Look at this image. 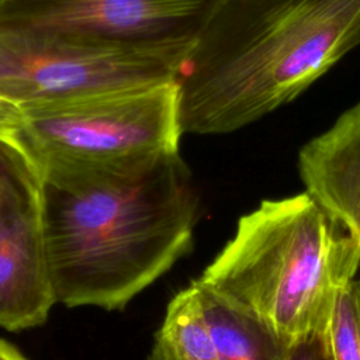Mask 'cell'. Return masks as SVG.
I'll use <instances>...</instances> for the list:
<instances>
[{
  "instance_id": "obj_1",
  "label": "cell",
  "mask_w": 360,
  "mask_h": 360,
  "mask_svg": "<svg viewBox=\"0 0 360 360\" xmlns=\"http://www.w3.org/2000/svg\"><path fill=\"white\" fill-rule=\"evenodd\" d=\"M37 183L55 298L69 308H125L191 246L200 202L179 152L124 173Z\"/></svg>"
},
{
  "instance_id": "obj_2",
  "label": "cell",
  "mask_w": 360,
  "mask_h": 360,
  "mask_svg": "<svg viewBox=\"0 0 360 360\" xmlns=\"http://www.w3.org/2000/svg\"><path fill=\"white\" fill-rule=\"evenodd\" d=\"M360 46V0H224L176 77L181 134L238 131Z\"/></svg>"
},
{
  "instance_id": "obj_3",
  "label": "cell",
  "mask_w": 360,
  "mask_h": 360,
  "mask_svg": "<svg viewBox=\"0 0 360 360\" xmlns=\"http://www.w3.org/2000/svg\"><path fill=\"white\" fill-rule=\"evenodd\" d=\"M360 243L307 193L264 200L198 277L288 343L328 330Z\"/></svg>"
},
{
  "instance_id": "obj_4",
  "label": "cell",
  "mask_w": 360,
  "mask_h": 360,
  "mask_svg": "<svg viewBox=\"0 0 360 360\" xmlns=\"http://www.w3.org/2000/svg\"><path fill=\"white\" fill-rule=\"evenodd\" d=\"M176 79L18 107L17 145L37 179L112 174L179 152Z\"/></svg>"
},
{
  "instance_id": "obj_5",
  "label": "cell",
  "mask_w": 360,
  "mask_h": 360,
  "mask_svg": "<svg viewBox=\"0 0 360 360\" xmlns=\"http://www.w3.org/2000/svg\"><path fill=\"white\" fill-rule=\"evenodd\" d=\"M193 44L138 45L0 27V98L15 107L173 80Z\"/></svg>"
},
{
  "instance_id": "obj_6",
  "label": "cell",
  "mask_w": 360,
  "mask_h": 360,
  "mask_svg": "<svg viewBox=\"0 0 360 360\" xmlns=\"http://www.w3.org/2000/svg\"><path fill=\"white\" fill-rule=\"evenodd\" d=\"M224 0H0V27L105 42L194 44Z\"/></svg>"
},
{
  "instance_id": "obj_7",
  "label": "cell",
  "mask_w": 360,
  "mask_h": 360,
  "mask_svg": "<svg viewBox=\"0 0 360 360\" xmlns=\"http://www.w3.org/2000/svg\"><path fill=\"white\" fill-rule=\"evenodd\" d=\"M53 304L38 183L25 166L0 201V328L17 332L41 326Z\"/></svg>"
},
{
  "instance_id": "obj_8",
  "label": "cell",
  "mask_w": 360,
  "mask_h": 360,
  "mask_svg": "<svg viewBox=\"0 0 360 360\" xmlns=\"http://www.w3.org/2000/svg\"><path fill=\"white\" fill-rule=\"evenodd\" d=\"M305 193L360 243V101L298 152Z\"/></svg>"
},
{
  "instance_id": "obj_9",
  "label": "cell",
  "mask_w": 360,
  "mask_h": 360,
  "mask_svg": "<svg viewBox=\"0 0 360 360\" xmlns=\"http://www.w3.org/2000/svg\"><path fill=\"white\" fill-rule=\"evenodd\" d=\"M219 360H288L285 339L200 278L191 281Z\"/></svg>"
},
{
  "instance_id": "obj_10",
  "label": "cell",
  "mask_w": 360,
  "mask_h": 360,
  "mask_svg": "<svg viewBox=\"0 0 360 360\" xmlns=\"http://www.w3.org/2000/svg\"><path fill=\"white\" fill-rule=\"evenodd\" d=\"M153 347L163 360H219L191 283L169 301Z\"/></svg>"
},
{
  "instance_id": "obj_11",
  "label": "cell",
  "mask_w": 360,
  "mask_h": 360,
  "mask_svg": "<svg viewBox=\"0 0 360 360\" xmlns=\"http://www.w3.org/2000/svg\"><path fill=\"white\" fill-rule=\"evenodd\" d=\"M328 333L333 360H360V278L339 292Z\"/></svg>"
},
{
  "instance_id": "obj_12",
  "label": "cell",
  "mask_w": 360,
  "mask_h": 360,
  "mask_svg": "<svg viewBox=\"0 0 360 360\" xmlns=\"http://www.w3.org/2000/svg\"><path fill=\"white\" fill-rule=\"evenodd\" d=\"M288 360H333L328 330L295 340L290 347Z\"/></svg>"
},
{
  "instance_id": "obj_13",
  "label": "cell",
  "mask_w": 360,
  "mask_h": 360,
  "mask_svg": "<svg viewBox=\"0 0 360 360\" xmlns=\"http://www.w3.org/2000/svg\"><path fill=\"white\" fill-rule=\"evenodd\" d=\"M28 166L24 158L8 145L0 142V201L11 181Z\"/></svg>"
},
{
  "instance_id": "obj_14",
  "label": "cell",
  "mask_w": 360,
  "mask_h": 360,
  "mask_svg": "<svg viewBox=\"0 0 360 360\" xmlns=\"http://www.w3.org/2000/svg\"><path fill=\"white\" fill-rule=\"evenodd\" d=\"M17 129H18V107L0 98V142L8 145L18 153Z\"/></svg>"
},
{
  "instance_id": "obj_15",
  "label": "cell",
  "mask_w": 360,
  "mask_h": 360,
  "mask_svg": "<svg viewBox=\"0 0 360 360\" xmlns=\"http://www.w3.org/2000/svg\"><path fill=\"white\" fill-rule=\"evenodd\" d=\"M0 360H28L13 343L0 339Z\"/></svg>"
}]
</instances>
